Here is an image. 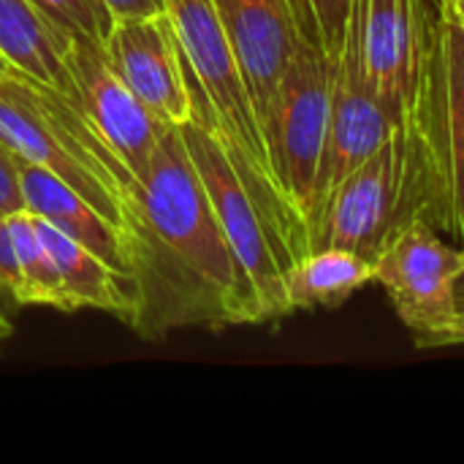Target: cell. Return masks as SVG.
Masks as SVG:
<instances>
[{
	"label": "cell",
	"instance_id": "obj_1",
	"mask_svg": "<svg viewBox=\"0 0 464 464\" xmlns=\"http://www.w3.org/2000/svg\"><path fill=\"white\" fill-rule=\"evenodd\" d=\"M120 234L136 288L128 326L141 340L261 324L179 125L166 128L147 174L128 182Z\"/></svg>",
	"mask_w": 464,
	"mask_h": 464
},
{
	"label": "cell",
	"instance_id": "obj_2",
	"mask_svg": "<svg viewBox=\"0 0 464 464\" xmlns=\"http://www.w3.org/2000/svg\"><path fill=\"white\" fill-rule=\"evenodd\" d=\"M166 14L185 60L190 120L223 144L234 171L258 207L283 272L310 253L307 226L277 185L264 128L228 46L212 0H166Z\"/></svg>",
	"mask_w": 464,
	"mask_h": 464
},
{
	"label": "cell",
	"instance_id": "obj_3",
	"mask_svg": "<svg viewBox=\"0 0 464 464\" xmlns=\"http://www.w3.org/2000/svg\"><path fill=\"white\" fill-rule=\"evenodd\" d=\"M446 223L438 109L402 120L332 193L310 223V250L343 247L370 261L413 220Z\"/></svg>",
	"mask_w": 464,
	"mask_h": 464
},
{
	"label": "cell",
	"instance_id": "obj_4",
	"mask_svg": "<svg viewBox=\"0 0 464 464\" xmlns=\"http://www.w3.org/2000/svg\"><path fill=\"white\" fill-rule=\"evenodd\" d=\"M0 144L71 185L117 228L133 174L87 125L76 103L19 71L0 76Z\"/></svg>",
	"mask_w": 464,
	"mask_h": 464
},
{
	"label": "cell",
	"instance_id": "obj_5",
	"mask_svg": "<svg viewBox=\"0 0 464 464\" xmlns=\"http://www.w3.org/2000/svg\"><path fill=\"white\" fill-rule=\"evenodd\" d=\"M343 41L400 122L438 109V0H353Z\"/></svg>",
	"mask_w": 464,
	"mask_h": 464
},
{
	"label": "cell",
	"instance_id": "obj_6",
	"mask_svg": "<svg viewBox=\"0 0 464 464\" xmlns=\"http://www.w3.org/2000/svg\"><path fill=\"white\" fill-rule=\"evenodd\" d=\"M332 82L334 54L302 33L264 120V139L277 185L304 226L326 144Z\"/></svg>",
	"mask_w": 464,
	"mask_h": 464
},
{
	"label": "cell",
	"instance_id": "obj_7",
	"mask_svg": "<svg viewBox=\"0 0 464 464\" xmlns=\"http://www.w3.org/2000/svg\"><path fill=\"white\" fill-rule=\"evenodd\" d=\"M179 130L188 144L190 160L209 193L226 242L256 296V304L261 310V324L285 318L288 310L283 299V266L258 207L253 204L250 193L245 190L223 144L212 130H207L193 120L179 125Z\"/></svg>",
	"mask_w": 464,
	"mask_h": 464
},
{
	"label": "cell",
	"instance_id": "obj_8",
	"mask_svg": "<svg viewBox=\"0 0 464 464\" xmlns=\"http://www.w3.org/2000/svg\"><path fill=\"white\" fill-rule=\"evenodd\" d=\"M464 250L449 245L432 220L405 226L372 261L375 277L419 348L457 313Z\"/></svg>",
	"mask_w": 464,
	"mask_h": 464
},
{
	"label": "cell",
	"instance_id": "obj_9",
	"mask_svg": "<svg viewBox=\"0 0 464 464\" xmlns=\"http://www.w3.org/2000/svg\"><path fill=\"white\" fill-rule=\"evenodd\" d=\"M68 71L73 79V103L117 160L141 179L169 125L158 122L147 106L122 84L109 65L103 44L71 38Z\"/></svg>",
	"mask_w": 464,
	"mask_h": 464
},
{
	"label": "cell",
	"instance_id": "obj_10",
	"mask_svg": "<svg viewBox=\"0 0 464 464\" xmlns=\"http://www.w3.org/2000/svg\"><path fill=\"white\" fill-rule=\"evenodd\" d=\"M400 125L397 114L372 92L367 84L353 49L340 41L334 52V82H332V106L324 158L315 177V190L307 212V237L310 223L326 207L340 182L353 174Z\"/></svg>",
	"mask_w": 464,
	"mask_h": 464
},
{
	"label": "cell",
	"instance_id": "obj_11",
	"mask_svg": "<svg viewBox=\"0 0 464 464\" xmlns=\"http://www.w3.org/2000/svg\"><path fill=\"white\" fill-rule=\"evenodd\" d=\"M103 49L114 73L158 122L185 125L190 120L185 60L169 14L114 19Z\"/></svg>",
	"mask_w": 464,
	"mask_h": 464
},
{
	"label": "cell",
	"instance_id": "obj_12",
	"mask_svg": "<svg viewBox=\"0 0 464 464\" xmlns=\"http://www.w3.org/2000/svg\"><path fill=\"white\" fill-rule=\"evenodd\" d=\"M212 3L264 128V120L272 109L277 87L285 76V68L304 30L299 27L291 0H212Z\"/></svg>",
	"mask_w": 464,
	"mask_h": 464
},
{
	"label": "cell",
	"instance_id": "obj_13",
	"mask_svg": "<svg viewBox=\"0 0 464 464\" xmlns=\"http://www.w3.org/2000/svg\"><path fill=\"white\" fill-rule=\"evenodd\" d=\"M19 182L27 212L46 220L52 228H57L76 245L87 247L98 258H103L120 275L130 277L120 228L106 215H101L87 198H82L71 185H65L52 171L24 160H19Z\"/></svg>",
	"mask_w": 464,
	"mask_h": 464
},
{
	"label": "cell",
	"instance_id": "obj_14",
	"mask_svg": "<svg viewBox=\"0 0 464 464\" xmlns=\"http://www.w3.org/2000/svg\"><path fill=\"white\" fill-rule=\"evenodd\" d=\"M440 3V0H438ZM438 136L443 155L446 223L464 247V27L440 3Z\"/></svg>",
	"mask_w": 464,
	"mask_h": 464
},
{
	"label": "cell",
	"instance_id": "obj_15",
	"mask_svg": "<svg viewBox=\"0 0 464 464\" xmlns=\"http://www.w3.org/2000/svg\"><path fill=\"white\" fill-rule=\"evenodd\" d=\"M33 215V212H30ZM38 220L41 239L46 250L54 258L60 285H63V302L65 313L73 310H101L109 315H117L122 324H130L136 313V288L133 280L111 269L103 258L90 253L87 247L76 245L57 228H52L46 220Z\"/></svg>",
	"mask_w": 464,
	"mask_h": 464
},
{
	"label": "cell",
	"instance_id": "obj_16",
	"mask_svg": "<svg viewBox=\"0 0 464 464\" xmlns=\"http://www.w3.org/2000/svg\"><path fill=\"white\" fill-rule=\"evenodd\" d=\"M68 44L30 0H0V54L14 71L73 98Z\"/></svg>",
	"mask_w": 464,
	"mask_h": 464
},
{
	"label": "cell",
	"instance_id": "obj_17",
	"mask_svg": "<svg viewBox=\"0 0 464 464\" xmlns=\"http://www.w3.org/2000/svg\"><path fill=\"white\" fill-rule=\"evenodd\" d=\"M372 277V261L359 253L343 247L310 250L283 272L285 310L288 315H294L343 307L351 296L367 288Z\"/></svg>",
	"mask_w": 464,
	"mask_h": 464
},
{
	"label": "cell",
	"instance_id": "obj_18",
	"mask_svg": "<svg viewBox=\"0 0 464 464\" xmlns=\"http://www.w3.org/2000/svg\"><path fill=\"white\" fill-rule=\"evenodd\" d=\"M5 218H8V228H11L16 258H19V277H22L19 304H46V307L65 310L60 275H57L52 253L46 250L41 239L35 215L22 209Z\"/></svg>",
	"mask_w": 464,
	"mask_h": 464
},
{
	"label": "cell",
	"instance_id": "obj_19",
	"mask_svg": "<svg viewBox=\"0 0 464 464\" xmlns=\"http://www.w3.org/2000/svg\"><path fill=\"white\" fill-rule=\"evenodd\" d=\"M52 27L68 38H90L106 44L114 16L101 0H30Z\"/></svg>",
	"mask_w": 464,
	"mask_h": 464
},
{
	"label": "cell",
	"instance_id": "obj_20",
	"mask_svg": "<svg viewBox=\"0 0 464 464\" xmlns=\"http://www.w3.org/2000/svg\"><path fill=\"white\" fill-rule=\"evenodd\" d=\"M307 3L313 8V19H315V30H318L321 46L329 54H334L340 41H343L345 19H348V11H351L353 0H307Z\"/></svg>",
	"mask_w": 464,
	"mask_h": 464
},
{
	"label": "cell",
	"instance_id": "obj_21",
	"mask_svg": "<svg viewBox=\"0 0 464 464\" xmlns=\"http://www.w3.org/2000/svg\"><path fill=\"white\" fill-rule=\"evenodd\" d=\"M24 209L22 182H19V160L0 144V212L14 215Z\"/></svg>",
	"mask_w": 464,
	"mask_h": 464
},
{
	"label": "cell",
	"instance_id": "obj_22",
	"mask_svg": "<svg viewBox=\"0 0 464 464\" xmlns=\"http://www.w3.org/2000/svg\"><path fill=\"white\" fill-rule=\"evenodd\" d=\"M421 351H440V348H464V294L457 299V313L454 318L438 329L435 334H430L421 345Z\"/></svg>",
	"mask_w": 464,
	"mask_h": 464
},
{
	"label": "cell",
	"instance_id": "obj_23",
	"mask_svg": "<svg viewBox=\"0 0 464 464\" xmlns=\"http://www.w3.org/2000/svg\"><path fill=\"white\" fill-rule=\"evenodd\" d=\"M114 19L166 14V0H101Z\"/></svg>",
	"mask_w": 464,
	"mask_h": 464
},
{
	"label": "cell",
	"instance_id": "obj_24",
	"mask_svg": "<svg viewBox=\"0 0 464 464\" xmlns=\"http://www.w3.org/2000/svg\"><path fill=\"white\" fill-rule=\"evenodd\" d=\"M291 5H294V14H296V19H299L302 24H307V27H315L313 8H310V3H307V0H291Z\"/></svg>",
	"mask_w": 464,
	"mask_h": 464
},
{
	"label": "cell",
	"instance_id": "obj_25",
	"mask_svg": "<svg viewBox=\"0 0 464 464\" xmlns=\"http://www.w3.org/2000/svg\"><path fill=\"white\" fill-rule=\"evenodd\" d=\"M457 19H459V24L464 27V0H440Z\"/></svg>",
	"mask_w": 464,
	"mask_h": 464
},
{
	"label": "cell",
	"instance_id": "obj_26",
	"mask_svg": "<svg viewBox=\"0 0 464 464\" xmlns=\"http://www.w3.org/2000/svg\"><path fill=\"white\" fill-rule=\"evenodd\" d=\"M11 334H14V326H11L8 315H5V313H0V345H3Z\"/></svg>",
	"mask_w": 464,
	"mask_h": 464
},
{
	"label": "cell",
	"instance_id": "obj_27",
	"mask_svg": "<svg viewBox=\"0 0 464 464\" xmlns=\"http://www.w3.org/2000/svg\"><path fill=\"white\" fill-rule=\"evenodd\" d=\"M11 71H14V68H11V63L0 54V76H8Z\"/></svg>",
	"mask_w": 464,
	"mask_h": 464
},
{
	"label": "cell",
	"instance_id": "obj_28",
	"mask_svg": "<svg viewBox=\"0 0 464 464\" xmlns=\"http://www.w3.org/2000/svg\"><path fill=\"white\" fill-rule=\"evenodd\" d=\"M457 294H464V261H462V272H459V277H457Z\"/></svg>",
	"mask_w": 464,
	"mask_h": 464
},
{
	"label": "cell",
	"instance_id": "obj_29",
	"mask_svg": "<svg viewBox=\"0 0 464 464\" xmlns=\"http://www.w3.org/2000/svg\"><path fill=\"white\" fill-rule=\"evenodd\" d=\"M3 218H5V215H3V212H0V220H3ZM0 313H5V310H3V307H0ZM5 315H8V313H5Z\"/></svg>",
	"mask_w": 464,
	"mask_h": 464
}]
</instances>
